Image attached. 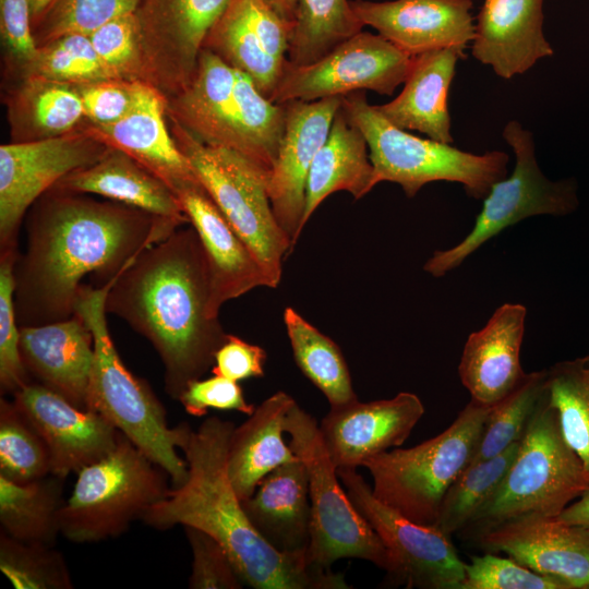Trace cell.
Here are the masks:
<instances>
[{"label":"cell","instance_id":"obj_9","mask_svg":"<svg viewBox=\"0 0 589 589\" xmlns=\"http://www.w3.org/2000/svg\"><path fill=\"white\" fill-rule=\"evenodd\" d=\"M284 430L290 437V448L308 470L311 561L330 568L341 558L364 560L386 570L390 578L395 572L393 557L340 485L316 419L296 401L287 412Z\"/></svg>","mask_w":589,"mask_h":589},{"label":"cell","instance_id":"obj_25","mask_svg":"<svg viewBox=\"0 0 589 589\" xmlns=\"http://www.w3.org/2000/svg\"><path fill=\"white\" fill-rule=\"evenodd\" d=\"M93 137L131 156L176 191L199 181L164 120V100L152 86L142 84L137 100L120 120L95 125Z\"/></svg>","mask_w":589,"mask_h":589},{"label":"cell","instance_id":"obj_46","mask_svg":"<svg viewBox=\"0 0 589 589\" xmlns=\"http://www.w3.org/2000/svg\"><path fill=\"white\" fill-rule=\"evenodd\" d=\"M460 589H572L564 580L536 573L510 557L486 552L465 564Z\"/></svg>","mask_w":589,"mask_h":589},{"label":"cell","instance_id":"obj_39","mask_svg":"<svg viewBox=\"0 0 589 589\" xmlns=\"http://www.w3.org/2000/svg\"><path fill=\"white\" fill-rule=\"evenodd\" d=\"M548 388V369L527 373L520 384L492 406L471 464L501 454L520 441Z\"/></svg>","mask_w":589,"mask_h":589},{"label":"cell","instance_id":"obj_22","mask_svg":"<svg viewBox=\"0 0 589 589\" xmlns=\"http://www.w3.org/2000/svg\"><path fill=\"white\" fill-rule=\"evenodd\" d=\"M471 53L505 80L553 56L543 34V0H483L474 17Z\"/></svg>","mask_w":589,"mask_h":589},{"label":"cell","instance_id":"obj_3","mask_svg":"<svg viewBox=\"0 0 589 589\" xmlns=\"http://www.w3.org/2000/svg\"><path fill=\"white\" fill-rule=\"evenodd\" d=\"M233 429L219 417L191 429L180 446L188 465L185 481L169 489L141 520L158 530L182 525L208 533L228 552L243 584L254 589H350L344 574L308 555L277 551L253 527L228 476Z\"/></svg>","mask_w":589,"mask_h":589},{"label":"cell","instance_id":"obj_49","mask_svg":"<svg viewBox=\"0 0 589 589\" xmlns=\"http://www.w3.org/2000/svg\"><path fill=\"white\" fill-rule=\"evenodd\" d=\"M139 81L105 80L81 84L76 89L81 96L84 116L95 125H107L123 118L137 100Z\"/></svg>","mask_w":589,"mask_h":589},{"label":"cell","instance_id":"obj_5","mask_svg":"<svg viewBox=\"0 0 589 589\" xmlns=\"http://www.w3.org/2000/svg\"><path fill=\"white\" fill-rule=\"evenodd\" d=\"M588 488L581 460L562 434L546 388L503 481L458 534L473 541L508 520L557 517Z\"/></svg>","mask_w":589,"mask_h":589},{"label":"cell","instance_id":"obj_12","mask_svg":"<svg viewBox=\"0 0 589 589\" xmlns=\"http://www.w3.org/2000/svg\"><path fill=\"white\" fill-rule=\"evenodd\" d=\"M412 58L380 34L361 31L311 64L287 60L269 100L313 101L364 89L392 95L405 82Z\"/></svg>","mask_w":589,"mask_h":589},{"label":"cell","instance_id":"obj_55","mask_svg":"<svg viewBox=\"0 0 589 589\" xmlns=\"http://www.w3.org/2000/svg\"><path fill=\"white\" fill-rule=\"evenodd\" d=\"M288 26H293L297 12V0H263Z\"/></svg>","mask_w":589,"mask_h":589},{"label":"cell","instance_id":"obj_16","mask_svg":"<svg viewBox=\"0 0 589 589\" xmlns=\"http://www.w3.org/2000/svg\"><path fill=\"white\" fill-rule=\"evenodd\" d=\"M341 103L342 96L284 103L285 133L266 184L274 215L289 236L292 249L304 228L306 182L312 163Z\"/></svg>","mask_w":589,"mask_h":589},{"label":"cell","instance_id":"obj_37","mask_svg":"<svg viewBox=\"0 0 589 589\" xmlns=\"http://www.w3.org/2000/svg\"><path fill=\"white\" fill-rule=\"evenodd\" d=\"M519 445L517 441L494 457L470 464L446 491L433 526L448 537L462 530L496 491Z\"/></svg>","mask_w":589,"mask_h":589},{"label":"cell","instance_id":"obj_27","mask_svg":"<svg viewBox=\"0 0 589 589\" xmlns=\"http://www.w3.org/2000/svg\"><path fill=\"white\" fill-rule=\"evenodd\" d=\"M241 503L253 527L273 548L309 556V476L300 458L271 471Z\"/></svg>","mask_w":589,"mask_h":589},{"label":"cell","instance_id":"obj_56","mask_svg":"<svg viewBox=\"0 0 589 589\" xmlns=\"http://www.w3.org/2000/svg\"><path fill=\"white\" fill-rule=\"evenodd\" d=\"M32 9V17L35 22L49 7L52 0H29Z\"/></svg>","mask_w":589,"mask_h":589},{"label":"cell","instance_id":"obj_48","mask_svg":"<svg viewBox=\"0 0 589 589\" xmlns=\"http://www.w3.org/2000/svg\"><path fill=\"white\" fill-rule=\"evenodd\" d=\"M193 562L188 581L191 589H241L244 584L225 548L208 533L184 527Z\"/></svg>","mask_w":589,"mask_h":589},{"label":"cell","instance_id":"obj_20","mask_svg":"<svg viewBox=\"0 0 589 589\" xmlns=\"http://www.w3.org/2000/svg\"><path fill=\"white\" fill-rule=\"evenodd\" d=\"M351 8L361 23L410 56L460 47L474 36L471 0H352Z\"/></svg>","mask_w":589,"mask_h":589},{"label":"cell","instance_id":"obj_26","mask_svg":"<svg viewBox=\"0 0 589 589\" xmlns=\"http://www.w3.org/2000/svg\"><path fill=\"white\" fill-rule=\"evenodd\" d=\"M465 57V49L460 47L413 56L399 95L376 108L397 128L418 131L434 141L452 144L447 98L456 64Z\"/></svg>","mask_w":589,"mask_h":589},{"label":"cell","instance_id":"obj_23","mask_svg":"<svg viewBox=\"0 0 589 589\" xmlns=\"http://www.w3.org/2000/svg\"><path fill=\"white\" fill-rule=\"evenodd\" d=\"M527 310L519 303H504L486 324L469 335L464 346L458 374L470 399L493 406L525 378L520 348Z\"/></svg>","mask_w":589,"mask_h":589},{"label":"cell","instance_id":"obj_29","mask_svg":"<svg viewBox=\"0 0 589 589\" xmlns=\"http://www.w3.org/2000/svg\"><path fill=\"white\" fill-rule=\"evenodd\" d=\"M296 400L278 390L265 399L238 428L228 446V476L232 488L244 501L252 496L260 481L277 467L297 460L283 437L287 412Z\"/></svg>","mask_w":589,"mask_h":589},{"label":"cell","instance_id":"obj_15","mask_svg":"<svg viewBox=\"0 0 589 589\" xmlns=\"http://www.w3.org/2000/svg\"><path fill=\"white\" fill-rule=\"evenodd\" d=\"M230 0H141L144 65L159 82L182 91L192 80L206 36Z\"/></svg>","mask_w":589,"mask_h":589},{"label":"cell","instance_id":"obj_51","mask_svg":"<svg viewBox=\"0 0 589 589\" xmlns=\"http://www.w3.org/2000/svg\"><path fill=\"white\" fill-rule=\"evenodd\" d=\"M266 351L257 346L228 334L223 345L215 353L211 371L215 375L225 376L232 381L264 376Z\"/></svg>","mask_w":589,"mask_h":589},{"label":"cell","instance_id":"obj_34","mask_svg":"<svg viewBox=\"0 0 589 589\" xmlns=\"http://www.w3.org/2000/svg\"><path fill=\"white\" fill-rule=\"evenodd\" d=\"M284 323L298 368L323 393L330 408L357 400L350 372L338 345L291 306L284 311Z\"/></svg>","mask_w":589,"mask_h":589},{"label":"cell","instance_id":"obj_31","mask_svg":"<svg viewBox=\"0 0 589 589\" xmlns=\"http://www.w3.org/2000/svg\"><path fill=\"white\" fill-rule=\"evenodd\" d=\"M236 69L203 48L190 83L176 104L179 120L201 142L231 147Z\"/></svg>","mask_w":589,"mask_h":589},{"label":"cell","instance_id":"obj_24","mask_svg":"<svg viewBox=\"0 0 589 589\" xmlns=\"http://www.w3.org/2000/svg\"><path fill=\"white\" fill-rule=\"evenodd\" d=\"M20 353L31 380L86 409L94 339L80 316L20 326Z\"/></svg>","mask_w":589,"mask_h":589},{"label":"cell","instance_id":"obj_19","mask_svg":"<svg viewBox=\"0 0 589 589\" xmlns=\"http://www.w3.org/2000/svg\"><path fill=\"white\" fill-rule=\"evenodd\" d=\"M424 411L416 394L400 392L388 399H357L330 408L318 428L336 468L356 469L368 458L402 445Z\"/></svg>","mask_w":589,"mask_h":589},{"label":"cell","instance_id":"obj_50","mask_svg":"<svg viewBox=\"0 0 589 589\" xmlns=\"http://www.w3.org/2000/svg\"><path fill=\"white\" fill-rule=\"evenodd\" d=\"M184 410L193 417H203L208 408L235 410L247 416L255 407L245 400L243 389L237 381L215 375L192 381L178 399Z\"/></svg>","mask_w":589,"mask_h":589},{"label":"cell","instance_id":"obj_7","mask_svg":"<svg viewBox=\"0 0 589 589\" xmlns=\"http://www.w3.org/2000/svg\"><path fill=\"white\" fill-rule=\"evenodd\" d=\"M491 408L470 399L438 435L368 458L362 467L374 496L411 521L433 526L446 491L471 464Z\"/></svg>","mask_w":589,"mask_h":589},{"label":"cell","instance_id":"obj_40","mask_svg":"<svg viewBox=\"0 0 589 589\" xmlns=\"http://www.w3.org/2000/svg\"><path fill=\"white\" fill-rule=\"evenodd\" d=\"M51 474L50 455L38 431L13 400H0V476L27 483Z\"/></svg>","mask_w":589,"mask_h":589},{"label":"cell","instance_id":"obj_53","mask_svg":"<svg viewBox=\"0 0 589 589\" xmlns=\"http://www.w3.org/2000/svg\"><path fill=\"white\" fill-rule=\"evenodd\" d=\"M250 21L266 53L279 64L287 61L290 31L263 1L245 0Z\"/></svg>","mask_w":589,"mask_h":589},{"label":"cell","instance_id":"obj_18","mask_svg":"<svg viewBox=\"0 0 589 589\" xmlns=\"http://www.w3.org/2000/svg\"><path fill=\"white\" fill-rule=\"evenodd\" d=\"M485 552L506 553L529 569L589 589V528L556 517L528 516L505 521L474 540Z\"/></svg>","mask_w":589,"mask_h":589},{"label":"cell","instance_id":"obj_38","mask_svg":"<svg viewBox=\"0 0 589 589\" xmlns=\"http://www.w3.org/2000/svg\"><path fill=\"white\" fill-rule=\"evenodd\" d=\"M548 388L562 434L581 460L589 481V356L549 368Z\"/></svg>","mask_w":589,"mask_h":589},{"label":"cell","instance_id":"obj_14","mask_svg":"<svg viewBox=\"0 0 589 589\" xmlns=\"http://www.w3.org/2000/svg\"><path fill=\"white\" fill-rule=\"evenodd\" d=\"M109 146L95 137L58 135L0 147V252L16 251L22 220L61 179L98 161Z\"/></svg>","mask_w":589,"mask_h":589},{"label":"cell","instance_id":"obj_2","mask_svg":"<svg viewBox=\"0 0 589 589\" xmlns=\"http://www.w3.org/2000/svg\"><path fill=\"white\" fill-rule=\"evenodd\" d=\"M209 297L208 263L192 226L140 253L107 292L106 312L124 320L157 351L173 399L212 369L228 335L208 315Z\"/></svg>","mask_w":589,"mask_h":589},{"label":"cell","instance_id":"obj_52","mask_svg":"<svg viewBox=\"0 0 589 589\" xmlns=\"http://www.w3.org/2000/svg\"><path fill=\"white\" fill-rule=\"evenodd\" d=\"M32 21L29 0H0L2 39L13 56L27 64L38 51Z\"/></svg>","mask_w":589,"mask_h":589},{"label":"cell","instance_id":"obj_30","mask_svg":"<svg viewBox=\"0 0 589 589\" xmlns=\"http://www.w3.org/2000/svg\"><path fill=\"white\" fill-rule=\"evenodd\" d=\"M368 149L363 134L348 120L340 106L309 172L304 226L330 194L347 191L359 200L375 187Z\"/></svg>","mask_w":589,"mask_h":589},{"label":"cell","instance_id":"obj_28","mask_svg":"<svg viewBox=\"0 0 589 589\" xmlns=\"http://www.w3.org/2000/svg\"><path fill=\"white\" fill-rule=\"evenodd\" d=\"M53 188L76 194H97L182 226L190 224L173 190L116 148L110 147L98 161L69 173Z\"/></svg>","mask_w":589,"mask_h":589},{"label":"cell","instance_id":"obj_43","mask_svg":"<svg viewBox=\"0 0 589 589\" xmlns=\"http://www.w3.org/2000/svg\"><path fill=\"white\" fill-rule=\"evenodd\" d=\"M141 0H52L34 22L35 33L48 43L62 35H89L105 23L136 11Z\"/></svg>","mask_w":589,"mask_h":589},{"label":"cell","instance_id":"obj_35","mask_svg":"<svg viewBox=\"0 0 589 589\" xmlns=\"http://www.w3.org/2000/svg\"><path fill=\"white\" fill-rule=\"evenodd\" d=\"M203 48L245 73L262 95L267 99L272 97L284 65L264 50L250 21L245 0H230L206 36Z\"/></svg>","mask_w":589,"mask_h":589},{"label":"cell","instance_id":"obj_42","mask_svg":"<svg viewBox=\"0 0 589 589\" xmlns=\"http://www.w3.org/2000/svg\"><path fill=\"white\" fill-rule=\"evenodd\" d=\"M28 65L34 76L68 84L115 80L89 36L81 33L65 34L46 43Z\"/></svg>","mask_w":589,"mask_h":589},{"label":"cell","instance_id":"obj_45","mask_svg":"<svg viewBox=\"0 0 589 589\" xmlns=\"http://www.w3.org/2000/svg\"><path fill=\"white\" fill-rule=\"evenodd\" d=\"M17 254L19 250L0 252V388L12 396L32 382L20 353L13 274Z\"/></svg>","mask_w":589,"mask_h":589},{"label":"cell","instance_id":"obj_33","mask_svg":"<svg viewBox=\"0 0 589 589\" xmlns=\"http://www.w3.org/2000/svg\"><path fill=\"white\" fill-rule=\"evenodd\" d=\"M285 127V105L267 99L245 73L236 70L230 148L268 177L279 152Z\"/></svg>","mask_w":589,"mask_h":589},{"label":"cell","instance_id":"obj_36","mask_svg":"<svg viewBox=\"0 0 589 589\" xmlns=\"http://www.w3.org/2000/svg\"><path fill=\"white\" fill-rule=\"evenodd\" d=\"M349 0H297L287 60L308 65L362 31Z\"/></svg>","mask_w":589,"mask_h":589},{"label":"cell","instance_id":"obj_32","mask_svg":"<svg viewBox=\"0 0 589 589\" xmlns=\"http://www.w3.org/2000/svg\"><path fill=\"white\" fill-rule=\"evenodd\" d=\"M64 479L48 474L16 483L0 476L1 532L25 542L55 545L60 533L59 514Z\"/></svg>","mask_w":589,"mask_h":589},{"label":"cell","instance_id":"obj_54","mask_svg":"<svg viewBox=\"0 0 589 589\" xmlns=\"http://www.w3.org/2000/svg\"><path fill=\"white\" fill-rule=\"evenodd\" d=\"M556 518L565 524L589 528V488L581 493L578 501L565 507Z\"/></svg>","mask_w":589,"mask_h":589},{"label":"cell","instance_id":"obj_1","mask_svg":"<svg viewBox=\"0 0 589 589\" xmlns=\"http://www.w3.org/2000/svg\"><path fill=\"white\" fill-rule=\"evenodd\" d=\"M52 190L34 203L26 248L14 263L20 326L70 318L84 277L93 275L99 287L109 284L140 253L182 226L121 203Z\"/></svg>","mask_w":589,"mask_h":589},{"label":"cell","instance_id":"obj_41","mask_svg":"<svg viewBox=\"0 0 589 589\" xmlns=\"http://www.w3.org/2000/svg\"><path fill=\"white\" fill-rule=\"evenodd\" d=\"M0 569L16 589H71L64 557L52 545L0 533Z\"/></svg>","mask_w":589,"mask_h":589},{"label":"cell","instance_id":"obj_8","mask_svg":"<svg viewBox=\"0 0 589 589\" xmlns=\"http://www.w3.org/2000/svg\"><path fill=\"white\" fill-rule=\"evenodd\" d=\"M167 476L120 432L112 452L77 472L59 514L60 533L74 543L120 536L166 496Z\"/></svg>","mask_w":589,"mask_h":589},{"label":"cell","instance_id":"obj_47","mask_svg":"<svg viewBox=\"0 0 589 589\" xmlns=\"http://www.w3.org/2000/svg\"><path fill=\"white\" fill-rule=\"evenodd\" d=\"M88 36L115 80H121L141 65L140 25L135 12L105 23Z\"/></svg>","mask_w":589,"mask_h":589},{"label":"cell","instance_id":"obj_6","mask_svg":"<svg viewBox=\"0 0 589 589\" xmlns=\"http://www.w3.org/2000/svg\"><path fill=\"white\" fill-rule=\"evenodd\" d=\"M341 108L363 134L373 166L374 184L388 181L413 197L433 181L460 183L467 194L484 199L491 187L507 176L509 157L502 151L473 154L452 144L413 135L390 123L364 91L342 96Z\"/></svg>","mask_w":589,"mask_h":589},{"label":"cell","instance_id":"obj_11","mask_svg":"<svg viewBox=\"0 0 589 589\" xmlns=\"http://www.w3.org/2000/svg\"><path fill=\"white\" fill-rule=\"evenodd\" d=\"M503 139L515 155L513 172L491 187L471 230L454 247L434 251L425 262L423 269L433 277L454 271L485 242L528 217L565 216L577 208L575 181H552L543 175L530 131L512 120L503 129Z\"/></svg>","mask_w":589,"mask_h":589},{"label":"cell","instance_id":"obj_10","mask_svg":"<svg viewBox=\"0 0 589 589\" xmlns=\"http://www.w3.org/2000/svg\"><path fill=\"white\" fill-rule=\"evenodd\" d=\"M176 135L197 180L260 264L267 287L276 288L292 244L274 215L267 175L235 149L205 144L183 127Z\"/></svg>","mask_w":589,"mask_h":589},{"label":"cell","instance_id":"obj_13","mask_svg":"<svg viewBox=\"0 0 589 589\" xmlns=\"http://www.w3.org/2000/svg\"><path fill=\"white\" fill-rule=\"evenodd\" d=\"M337 474L354 508L390 553L395 563L390 581L408 588L460 589L466 563L450 537L434 526L411 521L383 504L356 469L338 468Z\"/></svg>","mask_w":589,"mask_h":589},{"label":"cell","instance_id":"obj_21","mask_svg":"<svg viewBox=\"0 0 589 589\" xmlns=\"http://www.w3.org/2000/svg\"><path fill=\"white\" fill-rule=\"evenodd\" d=\"M176 194L206 254L211 274L208 315L218 318L227 301L256 287H267L266 277L200 181L180 187Z\"/></svg>","mask_w":589,"mask_h":589},{"label":"cell","instance_id":"obj_4","mask_svg":"<svg viewBox=\"0 0 589 589\" xmlns=\"http://www.w3.org/2000/svg\"><path fill=\"white\" fill-rule=\"evenodd\" d=\"M115 279L103 287L82 285L75 301L74 314L85 322L94 339L86 409L108 420L178 486L187 479L188 465L177 448L191 428L187 423L169 428L165 407L151 386L122 362L110 337L105 309Z\"/></svg>","mask_w":589,"mask_h":589},{"label":"cell","instance_id":"obj_17","mask_svg":"<svg viewBox=\"0 0 589 589\" xmlns=\"http://www.w3.org/2000/svg\"><path fill=\"white\" fill-rule=\"evenodd\" d=\"M13 401L45 441L51 474L65 479L115 449L120 431L97 412L82 409L31 382L13 395Z\"/></svg>","mask_w":589,"mask_h":589},{"label":"cell","instance_id":"obj_44","mask_svg":"<svg viewBox=\"0 0 589 589\" xmlns=\"http://www.w3.org/2000/svg\"><path fill=\"white\" fill-rule=\"evenodd\" d=\"M24 92L32 125L45 137L68 133L84 116L81 96L68 83L33 76Z\"/></svg>","mask_w":589,"mask_h":589}]
</instances>
